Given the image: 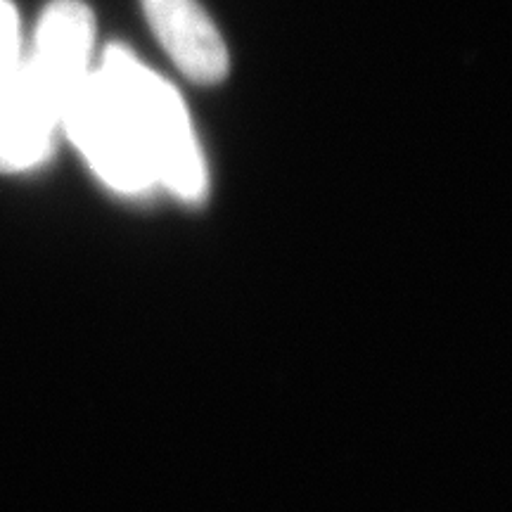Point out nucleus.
Here are the masks:
<instances>
[{
  "mask_svg": "<svg viewBox=\"0 0 512 512\" xmlns=\"http://www.w3.org/2000/svg\"><path fill=\"white\" fill-rule=\"evenodd\" d=\"M62 131L112 190L143 195L157 185L136 121L98 69H91L64 107Z\"/></svg>",
  "mask_w": 512,
  "mask_h": 512,
  "instance_id": "2",
  "label": "nucleus"
},
{
  "mask_svg": "<svg viewBox=\"0 0 512 512\" xmlns=\"http://www.w3.org/2000/svg\"><path fill=\"white\" fill-rule=\"evenodd\" d=\"M143 10L159 43L190 81L211 86L226 79V43L197 0H143Z\"/></svg>",
  "mask_w": 512,
  "mask_h": 512,
  "instance_id": "4",
  "label": "nucleus"
},
{
  "mask_svg": "<svg viewBox=\"0 0 512 512\" xmlns=\"http://www.w3.org/2000/svg\"><path fill=\"white\" fill-rule=\"evenodd\" d=\"M95 19L81 0H53L38 22L34 46L24 53L31 76L67 107L91 74Z\"/></svg>",
  "mask_w": 512,
  "mask_h": 512,
  "instance_id": "3",
  "label": "nucleus"
},
{
  "mask_svg": "<svg viewBox=\"0 0 512 512\" xmlns=\"http://www.w3.org/2000/svg\"><path fill=\"white\" fill-rule=\"evenodd\" d=\"M24 60L22 27L10 0H0V100L10 93Z\"/></svg>",
  "mask_w": 512,
  "mask_h": 512,
  "instance_id": "5",
  "label": "nucleus"
},
{
  "mask_svg": "<svg viewBox=\"0 0 512 512\" xmlns=\"http://www.w3.org/2000/svg\"><path fill=\"white\" fill-rule=\"evenodd\" d=\"M98 72L136 121L157 183L181 200H200L207 192V169L176 88L140 64L124 46H107Z\"/></svg>",
  "mask_w": 512,
  "mask_h": 512,
  "instance_id": "1",
  "label": "nucleus"
}]
</instances>
